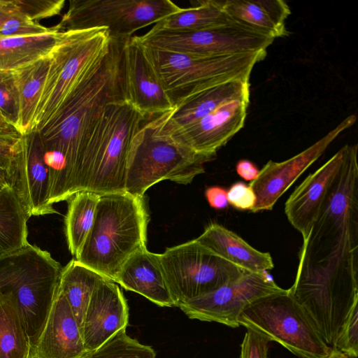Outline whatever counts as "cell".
<instances>
[{
	"label": "cell",
	"mask_w": 358,
	"mask_h": 358,
	"mask_svg": "<svg viewBox=\"0 0 358 358\" xmlns=\"http://www.w3.org/2000/svg\"><path fill=\"white\" fill-rule=\"evenodd\" d=\"M6 186H9L5 181L1 180L0 178V192L2 191V189L6 187Z\"/></svg>",
	"instance_id": "45"
},
{
	"label": "cell",
	"mask_w": 358,
	"mask_h": 358,
	"mask_svg": "<svg viewBox=\"0 0 358 358\" xmlns=\"http://www.w3.org/2000/svg\"><path fill=\"white\" fill-rule=\"evenodd\" d=\"M238 323L280 343L300 358H326L331 350L289 289L248 305L240 313Z\"/></svg>",
	"instance_id": "8"
},
{
	"label": "cell",
	"mask_w": 358,
	"mask_h": 358,
	"mask_svg": "<svg viewBox=\"0 0 358 358\" xmlns=\"http://www.w3.org/2000/svg\"><path fill=\"white\" fill-rule=\"evenodd\" d=\"M223 8L233 20L275 38L289 34L285 22L291 10L283 0H224Z\"/></svg>",
	"instance_id": "24"
},
{
	"label": "cell",
	"mask_w": 358,
	"mask_h": 358,
	"mask_svg": "<svg viewBox=\"0 0 358 358\" xmlns=\"http://www.w3.org/2000/svg\"><path fill=\"white\" fill-rule=\"evenodd\" d=\"M20 134L0 113V134Z\"/></svg>",
	"instance_id": "43"
},
{
	"label": "cell",
	"mask_w": 358,
	"mask_h": 358,
	"mask_svg": "<svg viewBox=\"0 0 358 358\" xmlns=\"http://www.w3.org/2000/svg\"><path fill=\"white\" fill-rule=\"evenodd\" d=\"M99 196L92 192L81 191L69 200L65 234L69 250L76 257L93 226Z\"/></svg>",
	"instance_id": "31"
},
{
	"label": "cell",
	"mask_w": 358,
	"mask_h": 358,
	"mask_svg": "<svg viewBox=\"0 0 358 358\" xmlns=\"http://www.w3.org/2000/svg\"><path fill=\"white\" fill-rule=\"evenodd\" d=\"M289 291L330 348L358 303V146L348 145L339 175L303 239Z\"/></svg>",
	"instance_id": "1"
},
{
	"label": "cell",
	"mask_w": 358,
	"mask_h": 358,
	"mask_svg": "<svg viewBox=\"0 0 358 358\" xmlns=\"http://www.w3.org/2000/svg\"><path fill=\"white\" fill-rule=\"evenodd\" d=\"M31 216L57 213L50 203V184L44 148L38 131L32 129L22 135L14 187Z\"/></svg>",
	"instance_id": "19"
},
{
	"label": "cell",
	"mask_w": 358,
	"mask_h": 358,
	"mask_svg": "<svg viewBox=\"0 0 358 358\" xmlns=\"http://www.w3.org/2000/svg\"><path fill=\"white\" fill-rule=\"evenodd\" d=\"M268 342L260 334L248 329L241 344L240 358H268Z\"/></svg>",
	"instance_id": "38"
},
{
	"label": "cell",
	"mask_w": 358,
	"mask_h": 358,
	"mask_svg": "<svg viewBox=\"0 0 358 358\" xmlns=\"http://www.w3.org/2000/svg\"><path fill=\"white\" fill-rule=\"evenodd\" d=\"M62 31L31 36L0 38V71H13L48 56L58 43Z\"/></svg>",
	"instance_id": "27"
},
{
	"label": "cell",
	"mask_w": 358,
	"mask_h": 358,
	"mask_svg": "<svg viewBox=\"0 0 358 358\" xmlns=\"http://www.w3.org/2000/svg\"><path fill=\"white\" fill-rule=\"evenodd\" d=\"M87 353L80 327L58 289L46 324L34 348V358H83Z\"/></svg>",
	"instance_id": "20"
},
{
	"label": "cell",
	"mask_w": 358,
	"mask_h": 358,
	"mask_svg": "<svg viewBox=\"0 0 358 358\" xmlns=\"http://www.w3.org/2000/svg\"><path fill=\"white\" fill-rule=\"evenodd\" d=\"M62 270L48 252L31 244L0 256V294L18 305L34 350L56 297Z\"/></svg>",
	"instance_id": "5"
},
{
	"label": "cell",
	"mask_w": 358,
	"mask_h": 358,
	"mask_svg": "<svg viewBox=\"0 0 358 358\" xmlns=\"http://www.w3.org/2000/svg\"><path fill=\"white\" fill-rule=\"evenodd\" d=\"M196 241L247 271H267L274 267L268 252L257 250L238 234L220 224L208 225Z\"/></svg>",
	"instance_id": "23"
},
{
	"label": "cell",
	"mask_w": 358,
	"mask_h": 358,
	"mask_svg": "<svg viewBox=\"0 0 358 358\" xmlns=\"http://www.w3.org/2000/svg\"><path fill=\"white\" fill-rule=\"evenodd\" d=\"M234 21L224 10L223 1L202 0L187 8H181L157 22L152 31L185 32L200 31Z\"/></svg>",
	"instance_id": "26"
},
{
	"label": "cell",
	"mask_w": 358,
	"mask_h": 358,
	"mask_svg": "<svg viewBox=\"0 0 358 358\" xmlns=\"http://www.w3.org/2000/svg\"><path fill=\"white\" fill-rule=\"evenodd\" d=\"M107 52L75 83L52 115L37 130L45 151L60 154L66 162L70 197L90 132L104 108L127 100L124 45L127 38L110 36Z\"/></svg>",
	"instance_id": "2"
},
{
	"label": "cell",
	"mask_w": 358,
	"mask_h": 358,
	"mask_svg": "<svg viewBox=\"0 0 358 358\" xmlns=\"http://www.w3.org/2000/svg\"><path fill=\"white\" fill-rule=\"evenodd\" d=\"M143 199L127 192L100 195L93 226L76 259L115 282L127 261L146 248L149 215Z\"/></svg>",
	"instance_id": "3"
},
{
	"label": "cell",
	"mask_w": 358,
	"mask_h": 358,
	"mask_svg": "<svg viewBox=\"0 0 358 358\" xmlns=\"http://www.w3.org/2000/svg\"><path fill=\"white\" fill-rule=\"evenodd\" d=\"M347 145L310 173L294 190L285 204V213L292 227L302 236L308 235L343 166Z\"/></svg>",
	"instance_id": "17"
},
{
	"label": "cell",
	"mask_w": 358,
	"mask_h": 358,
	"mask_svg": "<svg viewBox=\"0 0 358 358\" xmlns=\"http://www.w3.org/2000/svg\"><path fill=\"white\" fill-rule=\"evenodd\" d=\"M28 209L13 187L0 192V256L27 246Z\"/></svg>",
	"instance_id": "25"
},
{
	"label": "cell",
	"mask_w": 358,
	"mask_h": 358,
	"mask_svg": "<svg viewBox=\"0 0 358 358\" xmlns=\"http://www.w3.org/2000/svg\"><path fill=\"white\" fill-rule=\"evenodd\" d=\"M146 119L127 100L108 104L96 121L85 147L77 192L99 195L125 192L132 139Z\"/></svg>",
	"instance_id": "4"
},
{
	"label": "cell",
	"mask_w": 358,
	"mask_h": 358,
	"mask_svg": "<svg viewBox=\"0 0 358 358\" xmlns=\"http://www.w3.org/2000/svg\"><path fill=\"white\" fill-rule=\"evenodd\" d=\"M214 158L191 150L163 132L157 116L142 125L132 139L125 192L143 198L150 187L162 180L189 184L205 172L204 164Z\"/></svg>",
	"instance_id": "6"
},
{
	"label": "cell",
	"mask_w": 358,
	"mask_h": 358,
	"mask_svg": "<svg viewBox=\"0 0 358 358\" xmlns=\"http://www.w3.org/2000/svg\"><path fill=\"white\" fill-rule=\"evenodd\" d=\"M22 141L20 134H0V178L13 187L17 181Z\"/></svg>",
	"instance_id": "33"
},
{
	"label": "cell",
	"mask_w": 358,
	"mask_h": 358,
	"mask_svg": "<svg viewBox=\"0 0 358 358\" xmlns=\"http://www.w3.org/2000/svg\"><path fill=\"white\" fill-rule=\"evenodd\" d=\"M49 67V55L13 71L19 92L20 121L18 131L28 133L44 86Z\"/></svg>",
	"instance_id": "30"
},
{
	"label": "cell",
	"mask_w": 358,
	"mask_h": 358,
	"mask_svg": "<svg viewBox=\"0 0 358 358\" xmlns=\"http://www.w3.org/2000/svg\"><path fill=\"white\" fill-rule=\"evenodd\" d=\"M248 103L249 99L229 101L168 135L198 153L215 157L217 151L243 128Z\"/></svg>",
	"instance_id": "16"
},
{
	"label": "cell",
	"mask_w": 358,
	"mask_h": 358,
	"mask_svg": "<svg viewBox=\"0 0 358 358\" xmlns=\"http://www.w3.org/2000/svg\"><path fill=\"white\" fill-rule=\"evenodd\" d=\"M326 358H352V357H350L340 351L331 349L330 353Z\"/></svg>",
	"instance_id": "44"
},
{
	"label": "cell",
	"mask_w": 358,
	"mask_h": 358,
	"mask_svg": "<svg viewBox=\"0 0 358 358\" xmlns=\"http://www.w3.org/2000/svg\"><path fill=\"white\" fill-rule=\"evenodd\" d=\"M227 200L236 209L251 211L256 202V196L249 185L237 182L227 191Z\"/></svg>",
	"instance_id": "39"
},
{
	"label": "cell",
	"mask_w": 358,
	"mask_h": 358,
	"mask_svg": "<svg viewBox=\"0 0 358 358\" xmlns=\"http://www.w3.org/2000/svg\"><path fill=\"white\" fill-rule=\"evenodd\" d=\"M159 257L176 307L183 301L213 292L248 272L196 239L168 248Z\"/></svg>",
	"instance_id": "10"
},
{
	"label": "cell",
	"mask_w": 358,
	"mask_h": 358,
	"mask_svg": "<svg viewBox=\"0 0 358 358\" xmlns=\"http://www.w3.org/2000/svg\"><path fill=\"white\" fill-rule=\"evenodd\" d=\"M357 116L352 114L341 121L314 144L283 162L268 161L249 185L256 196L251 212L271 210L291 185L324 152L329 145L345 130L352 127Z\"/></svg>",
	"instance_id": "14"
},
{
	"label": "cell",
	"mask_w": 358,
	"mask_h": 358,
	"mask_svg": "<svg viewBox=\"0 0 358 358\" xmlns=\"http://www.w3.org/2000/svg\"><path fill=\"white\" fill-rule=\"evenodd\" d=\"M17 9L30 20L38 22L59 15L64 6V0H14Z\"/></svg>",
	"instance_id": "36"
},
{
	"label": "cell",
	"mask_w": 358,
	"mask_h": 358,
	"mask_svg": "<svg viewBox=\"0 0 358 358\" xmlns=\"http://www.w3.org/2000/svg\"><path fill=\"white\" fill-rule=\"evenodd\" d=\"M205 196L210 206L216 210L224 209L227 207V191L219 186L208 187L205 191Z\"/></svg>",
	"instance_id": "40"
},
{
	"label": "cell",
	"mask_w": 358,
	"mask_h": 358,
	"mask_svg": "<svg viewBox=\"0 0 358 358\" xmlns=\"http://www.w3.org/2000/svg\"><path fill=\"white\" fill-rule=\"evenodd\" d=\"M236 170L239 176L246 181H252L258 176L259 170L250 161L241 159L236 165Z\"/></svg>",
	"instance_id": "41"
},
{
	"label": "cell",
	"mask_w": 358,
	"mask_h": 358,
	"mask_svg": "<svg viewBox=\"0 0 358 358\" xmlns=\"http://www.w3.org/2000/svg\"><path fill=\"white\" fill-rule=\"evenodd\" d=\"M128 323L129 307L122 291L115 282L103 278L92 292L80 326L87 352L127 329Z\"/></svg>",
	"instance_id": "18"
},
{
	"label": "cell",
	"mask_w": 358,
	"mask_h": 358,
	"mask_svg": "<svg viewBox=\"0 0 358 358\" xmlns=\"http://www.w3.org/2000/svg\"><path fill=\"white\" fill-rule=\"evenodd\" d=\"M346 355L357 358L358 356V303L351 310L343 331L332 348Z\"/></svg>",
	"instance_id": "37"
},
{
	"label": "cell",
	"mask_w": 358,
	"mask_h": 358,
	"mask_svg": "<svg viewBox=\"0 0 358 358\" xmlns=\"http://www.w3.org/2000/svg\"><path fill=\"white\" fill-rule=\"evenodd\" d=\"M115 283L161 307L175 306L159 254L150 252L146 248L136 252L127 261Z\"/></svg>",
	"instance_id": "22"
},
{
	"label": "cell",
	"mask_w": 358,
	"mask_h": 358,
	"mask_svg": "<svg viewBox=\"0 0 358 358\" xmlns=\"http://www.w3.org/2000/svg\"><path fill=\"white\" fill-rule=\"evenodd\" d=\"M110 38L105 28L62 31L49 54L48 74L31 129L38 130L52 115L78 80L107 52Z\"/></svg>",
	"instance_id": "9"
},
{
	"label": "cell",
	"mask_w": 358,
	"mask_h": 358,
	"mask_svg": "<svg viewBox=\"0 0 358 358\" xmlns=\"http://www.w3.org/2000/svg\"><path fill=\"white\" fill-rule=\"evenodd\" d=\"M283 289L267 271H248L218 289L183 301L177 307L190 319L215 322L236 328L239 327L240 313L248 305Z\"/></svg>",
	"instance_id": "13"
},
{
	"label": "cell",
	"mask_w": 358,
	"mask_h": 358,
	"mask_svg": "<svg viewBox=\"0 0 358 358\" xmlns=\"http://www.w3.org/2000/svg\"><path fill=\"white\" fill-rule=\"evenodd\" d=\"M249 97V81L235 80L215 85L184 99L172 110L159 115L162 130L169 134L201 119L225 103Z\"/></svg>",
	"instance_id": "21"
},
{
	"label": "cell",
	"mask_w": 358,
	"mask_h": 358,
	"mask_svg": "<svg viewBox=\"0 0 358 358\" xmlns=\"http://www.w3.org/2000/svg\"><path fill=\"white\" fill-rule=\"evenodd\" d=\"M181 9L170 0H71L57 24L61 31L105 28L128 38Z\"/></svg>",
	"instance_id": "11"
},
{
	"label": "cell",
	"mask_w": 358,
	"mask_h": 358,
	"mask_svg": "<svg viewBox=\"0 0 358 358\" xmlns=\"http://www.w3.org/2000/svg\"><path fill=\"white\" fill-rule=\"evenodd\" d=\"M103 278L76 259L62 268L58 289L66 298L80 327L92 292Z\"/></svg>",
	"instance_id": "29"
},
{
	"label": "cell",
	"mask_w": 358,
	"mask_h": 358,
	"mask_svg": "<svg viewBox=\"0 0 358 358\" xmlns=\"http://www.w3.org/2000/svg\"><path fill=\"white\" fill-rule=\"evenodd\" d=\"M122 329L83 358H156L152 348L130 337Z\"/></svg>",
	"instance_id": "32"
},
{
	"label": "cell",
	"mask_w": 358,
	"mask_h": 358,
	"mask_svg": "<svg viewBox=\"0 0 358 358\" xmlns=\"http://www.w3.org/2000/svg\"><path fill=\"white\" fill-rule=\"evenodd\" d=\"M143 45L174 106L223 83L235 80L249 81L255 65L266 55V51H262L226 56H197Z\"/></svg>",
	"instance_id": "7"
},
{
	"label": "cell",
	"mask_w": 358,
	"mask_h": 358,
	"mask_svg": "<svg viewBox=\"0 0 358 358\" xmlns=\"http://www.w3.org/2000/svg\"><path fill=\"white\" fill-rule=\"evenodd\" d=\"M0 113L18 131L20 104L13 71H0Z\"/></svg>",
	"instance_id": "34"
},
{
	"label": "cell",
	"mask_w": 358,
	"mask_h": 358,
	"mask_svg": "<svg viewBox=\"0 0 358 358\" xmlns=\"http://www.w3.org/2000/svg\"><path fill=\"white\" fill-rule=\"evenodd\" d=\"M124 66L127 101L143 116H159L174 108L136 36L125 41Z\"/></svg>",
	"instance_id": "15"
},
{
	"label": "cell",
	"mask_w": 358,
	"mask_h": 358,
	"mask_svg": "<svg viewBox=\"0 0 358 358\" xmlns=\"http://www.w3.org/2000/svg\"><path fill=\"white\" fill-rule=\"evenodd\" d=\"M55 29L56 25L47 27L30 20L17 9L0 28V38L36 36L52 31Z\"/></svg>",
	"instance_id": "35"
},
{
	"label": "cell",
	"mask_w": 358,
	"mask_h": 358,
	"mask_svg": "<svg viewBox=\"0 0 358 358\" xmlns=\"http://www.w3.org/2000/svg\"><path fill=\"white\" fill-rule=\"evenodd\" d=\"M143 45L197 56H226L266 51L275 39L236 20L213 28L185 32L152 31L136 36Z\"/></svg>",
	"instance_id": "12"
},
{
	"label": "cell",
	"mask_w": 358,
	"mask_h": 358,
	"mask_svg": "<svg viewBox=\"0 0 358 358\" xmlns=\"http://www.w3.org/2000/svg\"><path fill=\"white\" fill-rule=\"evenodd\" d=\"M17 10L14 0H0V28Z\"/></svg>",
	"instance_id": "42"
},
{
	"label": "cell",
	"mask_w": 358,
	"mask_h": 358,
	"mask_svg": "<svg viewBox=\"0 0 358 358\" xmlns=\"http://www.w3.org/2000/svg\"><path fill=\"white\" fill-rule=\"evenodd\" d=\"M0 358H34L18 305L0 294Z\"/></svg>",
	"instance_id": "28"
}]
</instances>
